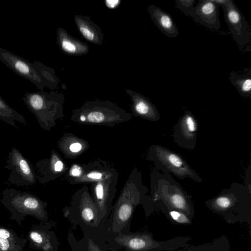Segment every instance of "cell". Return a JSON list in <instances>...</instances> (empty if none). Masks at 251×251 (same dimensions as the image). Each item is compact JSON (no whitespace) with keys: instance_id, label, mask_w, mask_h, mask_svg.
Here are the masks:
<instances>
[{"instance_id":"4","label":"cell","mask_w":251,"mask_h":251,"mask_svg":"<svg viewBox=\"0 0 251 251\" xmlns=\"http://www.w3.org/2000/svg\"><path fill=\"white\" fill-rule=\"evenodd\" d=\"M205 205L229 224L246 223L251 226V189L247 186L232 183L229 189H224L205 201Z\"/></svg>"},{"instance_id":"5","label":"cell","mask_w":251,"mask_h":251,"mask_svg":"<svg viewBox=\"0 0 251 251\" xmlns=\"http://www.w3.org/2000/svg\"><path fill=\"white\" fill-rule=\"evenodd\" d=\"M190 236H177L166 241L155 240L151 232H144L119 234L110 238L107 242L109 251H174L187 248Z\"/></svg>"},{"instance_id":"25","label":"cell","mask_w":251,"mask_h":251,"mask_svg":"<svg viewBox=\"0 0 251 251\" xmlns=\"http://www.w3.org/2000/svg\"><path fill=\"white\" fill-rule=\"evenodd\" d=\"M60 44L62 50L70 53H75L76 51L75 44L66 39L60 40Z\"/></svg>"},{"instance_id":"6","label":"cell","mask_w":251,"mask_h":251,"mask_svg":"<svg viewBox=\"0 0 251 251\" xmlns=\"http://www.w3.org/2000/svg\"><path fill=\"white\" fill-rule=\"evenodd\" d=\"M1 194V203L11 213L10 219L16 221L18 224L27 216L44 222L48 220L47 203L33 194L12 188L3 190Z\"/></svg>"},{"instance_id":"30","label":"cell","mask_w":251,"mask_h":251,"mask_svg":"<svg viewBox=\"0 0 251 251\" xmlns=\"http://www.w3.org/2000/svg\"><path fill=\"white\" fill-rule=\"evenodd\" d=\"M106 4L109 8H113L115 7L119 2V0H106Z\"/></svg>"},{"instance_id":"9","label":"cell","mask_w":251,"mask_h":251,"mask_svg":"<svg viewBox=\"0 0 251 251\" xmlns=\"http://www.w3.org/2000/svg\"><path fill=\"white\" fill-rule=\"evenodd\" d=\"M22 100L42 128L49 130L54 126L57 107L56 97L44 91L27 92Z\"/></svg>"},{"instance_id":"10","label":"cell","mask_w":251,"mask_h":251,"mask_svg":"<svg viewBox=\"0 0 251 251\" xmlns=\"http://www.w3.org/2000/svg\"><path fill=\"white\" fill-rule=\"evenodd\" d=\"M5 168L10 172L8 182L22 186L36 183V174L28 160L16 148L12 147L6 160Z\"/></svg>"},{"instance_id":"1","label":"cell","mask_w":251,"mask_h":251,"mask_svg":"<svg viewBox=\"0 0 251 251\" xmlns=\"http://www.w3.org/2000/svg\"><path fill=\"white\" fill-rule=\"evenodd\" d=\"M63 215L72 224L78 226L84 235L102 245H107L113 237L106 224L101 219L93 199L86 191L73 197L70 205L64 208Z\"/></svg>"},{"instance_id":"11","label":"cell","mask_w":251,"mask_h":251,"mask_svg":"<svg viewBox=\"0 0 251 251\" xmlns=\"http://www.w3.org/2000/svg\"><path fill=\"white\" fill-rule=\"evenodd\" d=\"M222 7L225 21L234 40L242 47L251 40V27L232 0H226Z\"/></svg>"},{"instance_id":"27","label":"cell","mask_w":251,"mask_h":251,"mask_svg":"<svg viewBox=\"0 0 251 251\" xmlns=\"http://www.w3.org/2000/svg\"><path fill=\"white\" fill-rule=\"evenodd\" d=\"M88 178L95 180H100L102 179V174L99 172H92L87 175Z\"/></svg>"},{"instance_id":"20","label":"cell","mask_w":251,"mask_h":251,"mask_svg":"<svg viewBox=\"0 0 251 251\" xmlns=\"http://www.w3.org/2000/svg\"><path fill=\"white\" fill-rule=\"evenodd\" d=\"M242 75L232 71L229 79L238 93L243 97L251 98V67L245 69Z\"/></svg>"},{"instance_id":"18","label":"cell","mask_w":251,"mask_h":251,"mask_svg":"<svg viewBox=\"0 0 251 251\" xmlns=\"http://www.w3.org/2000/svg\"><path fill=\"white\" fill-rule=\"evenodd\" d=\"M68 241L73 251H108L107 245H104L91 237L84 235L83 237L77 240L74 233H68Z\"/></svg>"},{"instance_id":"19","label":"cell","mask_w":251,"mask_h":251,"mask_svg":"<svg viewBox=\"0 0 251 251\" xmlns=\"http://www.w3.org/2000/svg\"><path fill=\"white\" fill-rule=\"evenodd\" d=\"M134 109L137 115L148 120L156 122L160 118L155 105L147 98L142 95H135Z\"/></svg>"},{"instance_id":"8","label":"cell","mask_w":251,"mask_h":251,"mask_svg":"<svg viewBox=\"0 0 251 251\" xmlns=\"http://www.w3.org/2000/svg\"><path fill=\"white\" fill-rule=\"evenodd\" d=\"M148 159L152 161L158 170L172 174L179 179L189 178L202 182L201 178L179 154L166 147L153 145L150 149Z\"/></svg>"},{"instance_id":"31","label":"cell","mask_w":251,"mask_h":251,"mask_svg":"<svg viewBox=\"0 0 251 251\" xmlns=\"http://www.w3.org/2000/svg\"><path fill=\"white\" fill-rule=\"evenodd\" d=\"M80 174V170L77 168H74L72 171V175L73 176H78Z\"/></svg>"},{"instance_id":"21","label":"cell","mask_w":251,"mask_h":251,"mask_svg":"<svg viewBox=\"0 0 251 251\" xmlns=\"http://www.w3.org/2000/svg\"><path fill=\"white\" fill-rule=\"evenodd\" d=\"M0 120L17 128L15 121L25 126L28 125L25 118L12 108L0 96Z\"/></svg>"},{"instance_id":"15","label":"cell","mask_w":251,"mask_h":251,"mask_svg":"<svg viewBox=\"0 0 251 251\" xmlns=\"http://www.w3.org/2000/svg\"><path fill=\"white\" fill-rule=\"evenodd\" d=\"M110 180L99 181L94 189L93 200L99 211L101 219L107 223L112 209V203L115 190L110 188Z\"/></svg>"},{"instance_id":"24","label":"cell","mask_w":251,"mask_h":251,"mask_svg":"<svg viewBox=\"0 0 251 251\" xmlns=\"http://www.w3.org/2000/svg\"><path fill=\"white\" fill-rule=\"evenodd\" d=\"M176 7L187 15L191 16L194 9L195 0H179L175 1Z\"/></svg>"},{"instance_id":"14","label":"cell","mask_w":251,"mask_h":251,"mask_svg":"<svg viewBox=\"0 0 251 251\" xmlns=\"http://www.w3.org/2000/svg\"><path fill=\"white\" fill-rule=\"evenodd\" d=\"M219 7L220 6L212 0H200L190 16L205 27L218 30L221 27Z\"/></svg>"},{"instance_id":"16","label":"cell","mask_w":251,"mask_h":251,"mask_svg":"<svg viewBox=\"0 0 251 251\" xmlns=\"http://www.w3.org/2000/svg\"><path fill=\"white\" fill-rule=\"evenodd\" d=\"M148 11L153 22L164 34L170 38L178 35L177 27L169 13L154 5L149 6Z\"/></svg>"},{"instance_id":"3","label":"cell","mask_w":251,"mask_h":251,"mask_svg":"<svg viewBox=\"0 0 251 251\" xmlns=\"http://www.w3.org/2000/svg\"><path fill=\"white\" fill-rule=\"evenodd\" d=\"M151 185L153 204L162 212L168 210L178 211L193 219L195 212L192 197L171 174L161 173L154 169L151 174Z\"/></svg>"},{"instance_id":"28","label":"cell","mask_w":251,"mask_h":251,"mask_svg":"<svg viewBox=\"0 0 251 251\" xmlns=\"http://www.w3.org/2000/svg\"><path fill=\"white\" fill-rule=\"evenodd\" d=\"M81 148V145L79 143H74L70 146V150L73 152H76L80 151Z\"/></svg>"},{"instance_id":"29","label":"cell","mask_w":251,"mask_h":251,"mask_svg":"<svg viewBox=\"0 0 251 251\" xmlns=\"http://www.w3.org/2000/svg\"><path fill=\"white\" fill-rule=\"evenodd\" d=\"M63 163L60 160L55 161L54 164V169L55 172H61L63 169Z\"/></svg>"},{"instance_id":"22","label":"cell","mask_w":251,"mask_h":251,"mask_svg":"<svg viewBox=\"0 0 251 251\" xmlns=\"http://www.w3.org/2000/svg\"><path fill=\"white\" fill-rule=\"evenodd\" d=\"M184 251H230L228 240L225 235L213 241L187 248Z\"/></svg>"},{"instance_id":"13","label":"cell","mask_w":251,"mask_h":251,"mask_svg":"<svg viewBox=\"0 0 251 251\" xmlns=\"http://www.w3.org/2000/svg\"><path fill=\"white\" fill-rule=\"evenodd\" d=\"M53 223L34 225L28 234L30 248L42 251H58L59 242L51 227Z\"/></svg>"},{"instance_id":"26","label":"cell","mask_w":251,"mask_h":251,"mask_svg":"<svg viewBox=\"0 0 251 251\" xmlns=\"http://www.w3.org/2000/svg\"><path fill=\"white\" fill-rule=\"evenodd\" d=\"M79 30L83 36L88 40L92 41L94 39V33L86 26H79Z\"/></svg>"},{"instance_id":"7","label":"cell","mask_w":251,"mask_h":251,"mask_svg":"<svg viewBox=\"0 0 251 251\" xmlns=\"http://www.w3.org/2000/svg\"><path fill=\"white\" fill-rule=\"evenodd\" d=\"M0 61L17 75L33 83L40 91H43L45 87L51 88L53 85L54 77L51 69L39 61L31 62L1 47Z\"/></svg>"},{"instance_id":"23","label":"cell","mask_w":251,"mask_h":251,"mask_svg":"<svg viewBox=\"0 0 251 251\" xmlns=\"http://www.w3.org/2000/svg\"><path fill=\"white\" fill-rule=\"evenodd\" d=\"M162 213L174 224L190 225L193 223V220L185 214L178 211L168 210Z\"/></svg>"},{"instance_id":"2","label":"cell","mask_w":251,"mask_h":251,"mask_svg":"<svg viewBox=\"0 0 251 251\" xmlns=\"http://www.w3.org/2000/svg\"><path fill=\"white\" fill-rule=\"evenodd\" d=\"M140 178L135 188L125 190L112 207L107 221V226L112 236L131 232L130 227L136 207L142 204L146 216L154 210L151 197L147 195V189L142 184Z\"/></svg>"},{"instance_id":"12","label":"cell","mask_w":251,"mask_h":251,"mask_svg":"<svg viewBox=\"0 0 251 251\" xmlns=\"http://www.w3.org/2000/svg\"><path fill=\"white\" fill-rule=\"evenodd\" d=\"M198 124L193 114L186 110L174 127L172 137L180 147L193 151L197 141Z\"/></svg>"},{"instance_id":"17","label":"cell","mask_w":251,"mask_h":251,"mask_svg":"<svg viewBox=\"0 0 251 251\" xmlns=\"http://www.w3.org/2000/svg\"><path fill=\"white\" fill-rule=\"evenodd\" d=\"M26 240L0 226V251H24Z\"/></svg>"}]
</instances>
